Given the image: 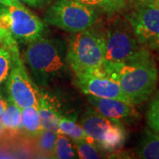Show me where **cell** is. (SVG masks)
I'll return each mask as SVG.
<instances>
[{
  "mask_svg": "<svg viewBox=\"0 0 159 159\" xmlns=\"http://www.w3.org/2000/svg\"><path fill=\"white\" fill-rule=\"evenodd\" d=\"M67 46L64 42L43 36L28 43L24 59L34 80L46 85L57 78L67 65Z\"/></svg>",
  "mask_w": 159,
  "mask_h": 159,
  "instance_id": "2",
  "label": "cell"
},
{
  "mask_svg": "<svg viewBox=\"0 0 159 159\" xmlns=\"http://www.w3.org/2000/svg\"><path fill=\"white\" fill-rule=\"evenodd\" d=\"M137 156L143 159H159V134L146 129L138 148Z\"/></svg>",
  "mask_w": 159,
  "mask_h": 159,
  "instance_id": "15",
  "label": "cell"
},
{
  "mask_svg": "<svg viewBox=\"0 0 159 159\" xmlns=\"http://www.w3.org/2000/svg\"><path fill=\"white\" fill-rule=\"evenodd\" d=\"M147 122L150 129L159 134V94L154 97L148 105Z\"/></svg>",
  "mask_w": 159,
  "mask_h": 159,
  "instance_id": "21",
  "label": "cell"
},
{
  "mask_svg": "<svg viewBox=\"0 0 159 159\" xmlns=\"http://www.w3.org/2000/svg\"><path fill=\"white\" fill-rule=\"evenodd\" d=\"M58 133L63 134L72 141L75 140H87L88 136L86 135L80 124L77 123L76 115H64L59 119V131Z\"/></svg>",
  "mask_w": 159,
  "mask_h": 159,
  "instance_id": "18",
  "label": "cell"
},
{
  "mask_svg": "<svg viewBox=\"0 0 159 159\" xmlns=\"http://www.w3.org/2000/svg\"><path fill=\"white\" fill-rule=\"evenodd\" d=\"M76 84L86 95L118 99L133 104L119 84L105 74H76Z\"/></svg>",
  "mask_w": 159,
  "mask_h": 159,
  "instance_id": "10",
  "label": "cell"
},
{
  "mask_svg": "<svg viewBox=\"0 0 159 159\" xmlns=\"http://www.w3.org/2000/svg\"><path fill=\"white\" fill-rule=\"evenodd\" d=\"M8 102H9V100H6L3 92L0 89V117L2 116V114L4 113L5 110L8 105Z\"/></svg>",
  "mask_w": 159,
  "mask_h": 159,
  "instance_id": "23",
  "label": "cell"
},
{
  "mask_svg": "<svg viewBox=\"0 0 159 159\" xmlns=\"http://www.w3.org/2000/svg\"><path fill=\"white\" fill-rule=\"evenodd\" d=\"M88 99L92 106L109 119L118 120H132L138 118L139 114L134 104L112 98H102L88 95Z\"/></svg>",
  "mask_w": 159,
  "mask_h": 159,
  "instance_id": "11",
  "label": "cell"
},
{
  "mask_svg": "<svg viewBox=\"0 0 159 159\" xmlns=\"http://www.w3.org/2000/svg\"><path fill=\"white\" fill-rule=\"evenodd\" d=\"M21 120L23 134L28 137L33 138L43 129L37 107L29 106L21 109Z\"/></svg>",
  "mask_w": 159,
  "mask_h": 159,
  "instance_id": "16",
  "label": "cell"
},
{
  "mask_svg": "<svg viewBox=\"0 0 159 159\" xmlns=\"http://www.w3.org/2000/svg\"><path fill=\"white\" fill-rule=\"evenodd\" d=\"M6 88L9 99L20 109L38 106L39 92L36 85L29 77L23 62L11 66Z\"/></svg>",
  "mask_w": 159,
  "mask_h": 159,
  "instance_id": "7",
  "label": "cell"
},
{
  "mask_svg": "<svg viewBox=\"0 0 159 159\" xmlns=\"http://www.w3.org/2000/svg\"><path fill=\"white\" fill-rule=\"evenodd\" d=\"M122 123L103 116L96 109L89 108L80 120L88 142L101 148L112 142L119 134Z\"/></svg>",
  "mask_w": 159,
  "mask_h": 159,
  "instance_id": "8",
  "label": "cell"
},
{
  "mask_svg": "<svg viewBox=\"0 0 159 159\" xmlns=\"http://www.w3.org/2000/svg\"><path fill=\"white\" fill-rule=\"evenodd\" d=\"M1 122L5 129V141L11 140L22 131L21 109L9 99L8 105L1 116Z\"/></svg>",
  "mask_w": 159,
  "mask_h": 159,
  "instance_id": "13",
  "label": "cell"
},
{
  "mask_svg": "<svg viewBox=\"0 0 159 159\" xmlns=\"http://www.w3.org/2000/svg\"><path fill=\"white\" fill-rule=\"evenodd\" d=\"M125 18L141 45L148 46L159 39V9L153 3H136Z\"/></svg>",
  "mask_w": 159,
  "mask_h": 159,
  "instance_id": "6",
  "label": "cell"
},
{
  "mask_svg": "<svg viewBox=\"0 0 159 159\" xmlns=\"http://www.w3.org/2000/svg\"><path fill=\"white\" fill-rule=\"evenodd\" d=\"M17 1H19V2H24L25 0H17Z\"/></svg>",
  "mask_w": 159,
  "mask_h": 159,
  "instance_id": "29",
  "label": "cell"
},
{
  "mask_svg": "<svg viewBox=\"0 0 159 159\" xmlns=\"http://www.w3.org/2000/svg\"><path fill=\"white\" fill-rule=\"evenodd\" d=\"M11 17V33L18 43H29L43 35L46 25L27 7L7 6Z\"/></svg>",
  "mask_w": 159,
  "mask_h": 159,
  "instance_id": "9",
  "label": "cell"
},
{
  "mask_svg": "<svg viewBox=\"0 0 159 159\" xmlns=\"http://www.w3.org/2000/svg\"><path fill=\"white\" fill-rule=\"evenodd\" d=\"M95 9L77 0H57L47 10L43 21L70 33L91 29L97 20Z\"/></svg>",
  "mask_w": 159,
  "mask_h": 159,
  "instance_id": "4",
  "label": "cell"
},
{
  "mask_svg": "<svg viewBox=\"0 0 159 159\" xmlns=\"http://www.w3.org/2000/svg\"><path fill=\"white\" fill-rule=\"evenodd\" d=\"M86 6L113 16L125 11L129 0H77Z\"/></svg>",
  "mask_w": 159,
  "mask_h": 159,
  "instance_id": "17",
  "label": "cell"
},
{
  "mask_svg": "<svg viewBox=\"0 0 159 159\" xmlns=\"http://www.w3.org/2000/svg\"><path fill=\"white\" fill-rule=\"evenodd\" d=\"M0 4L6 6H18V7H25L20 2H19L17 0H0Z\"/></svg>",
  "mask_w": 159,
  "mask_h": 159,
  "instance_id": "24",
  "label": "cell"
},
{
  "mask_svg": "<svg viewBox=\"0 0 159 159\" xmlns=\"http://www.w3.org/2000/svg\"><path fill=\"white\" fill-rule=\"evenodd\" d=\"M103 73L119 84L134 105L147 101L158 81L157 67L145 47L123 62H104Z\"/></svg>",
  "mask_w": 159,
  "mask_h": 159,
  "instance_id": "1",
  "label": "cell"
},
{
  "mask_svg": "<svg viewBox=\"0 0 159 159\" xmlns=\"http://www.w3.org/2000/svg\"><path fill=\"white\" fill-rule=\"evenodd\" d=\"M153 4L159 9V0H155L153 2Z\"/></svg>",
  "mask_w": 159,
  "mask_h": 159,
  "instance_id": "28",
  "label": "cell"
},
{
  "mask_svg": "<svg viewBox=\"0 0 159 159\" xmlns=\"http://www.w3.org/2000/svg\"><path fill=\"white\" fill-rule=\"evenodd\" d=\"M73 142L80 158L97 159L101 157L97 147L87 140H75Z\"/></svg>",
  "mask_w": 159,
  "mask_h": 159,
  "instance_id": "20",
  "label": "cell"
},
{
  "mask_svg": "<svg viewBox=\"0 0 159 159\" xmlns=\"http://www.w3.org/2000/svg\"><path fill=\"white\" fill-rule=\"evenodd\" d=\"M4 141H5V129L0 119V145L4 142Z\"/></svg>",
  "mask_w": 159,
  "mask_h": 159,
  "instance_id": "26",
  "label": "cell"
},
{
  "mask_svg": "<svg viewBox=\"0 0 159 159\" xmlns=\"http://www.w3.org/2000/svg\"><path fill=\"white\" fill-rule=\"evenodd\" d=\"M136 3H153L155 0H134Z\"/></svg>",
  "mask_w": 159,
  "mask_h": 159,
  "instance_id": "27",
  "label": "cell"
},
{
  "mask_svg": "<svg viewBox=\"0 0 159 159\" xmlns=\"http://www.w3.org/2000/svg\"><path fill=\"white\" fill-rule=\"evenodd\" d=\"M131 1H134V0H131Z\"/></svg>",
  "mask_w": 159,
  "mask_h": 159,
  "instance_id": "30",
  "label": "cell"
},
{
  "mask_svg": "<svg viewBox=\"0 0 159 159\" xmlns=\"http://www.w3.org/2000/svg\"><path fill=\"white\" fill-rule=\"evenodd\" d=\"M105 56L104 62L119 63L134 57L144 46L141 45L130 24L121 18H115L102 32Z\"/></svg>",
  "mask_w": 159,
  "mask_h": 159,
  "instance_id": "5",
  "label": "cell"
},
{
  "mask_svg": "<svg viewBox=\"0 0 159 159\" xmlns=\"http://www.w3.org/2000/svg\"><path fill=\"white\" fill-rule=\"evenodd\" d=\"M148 47V49H150L151 51H153L154 52H156V54L157 55V57H158L159 58V39L153 42L152 43H150Z\"/></svg>",
  "mask_w": 159,
  "mask_h": 159,
  "instance_id": "25",
  "label": "cell"
},
{
  "mask_svg": "<svg viewBox=\"0 0 159 159\" xmlns=\"http://www.w3.org/2000/svg\"><path fill=\"white\" fill-rule=\"evenodd\" d=\"M105 45L102 32L92 28L71 37L66 60L76 74H103Z\"/></svg>",
  "mask_w": 159,
  "mask_h": 159,
  "instance_id": "3",
  "label": "cell"
},
{
  "mask_svg": "<svg viewBox=\"0 0 159 159\" xmlns=\"http://www.w3.org/2000/svg\"><path fill=\"white\" fill-rule=\"evenodd\" d=\"M11 66L12 61L10 53L3 47H0V84L7 79Z\"/></svg>",
  "mask_w": 159,
  "mask_h": 159,
  "instance_id": "22",
  "label": "cell"
},
{
  "mask_svg": "<svg viewBox=\"0 0 159 159\" xmlns=\"http://www.w3.org/2000/svg\"><path fill=\"white\" fill-rule=\"evenodd\" d=\"M56 132L43 128L32 138L34 156L40 158H54Z\"/></svg>",
  "mask_w": 159,
  "mask_h": 159,
  "instance_id": "14",
  "label": "cell"
},
{
  "mask_svg": "<svg viewBox=\"0 0 159 159\" xmlns=\"http://www.w3.org/2000/svg\"><path fill=\"white\" fill-rule=\"evenodd\" d=\"M37 110L43 128L58 133L59 119L63 113L57 100L46 93H39Z\"/></svg>",
  "mask_w": 159,
  "mask_h": 159,
  "instance_id": "12",
  "label": "cell"
},
{
  "mask_svg": "<svg viewBox=\"0 0 159 159\" xmlns=\"http://www.w3.org/2000/svg\"><path fill=\"white\" fill-rule=\"evenodd\" d=\"M54 158L71 159L76 158V149L68 136L57 133L55 143Z\"/></svg>",
  "mask_w": 159,
  "mask_h": 159,
  "instance_id": "19",
  "label": "cell"
}]
</instances>
